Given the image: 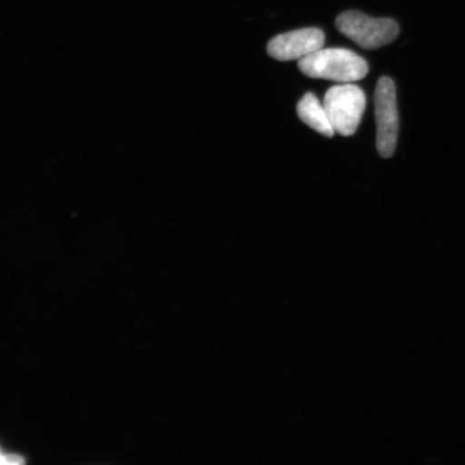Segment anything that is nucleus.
<instances>
[{"label": "nucleus", "instance_id": "obj_3", "mask_svg": "<svg viewBox=\"0 0 465 465\" xmlns=\"http://www.w3.org/2000/svg\"><path fill=\"white\" fill-rule=\"evenodd\" d=\"M365 104L364 92L351 84L331 87L323 102L333 130L341 136H352L357 132Z\"/></svg>", "mask_w": 465, "mask_h": 465}, {"label": "nucleus", "instance_id": "obj_6", "mask_svg": "<svg viewBox=\"0 0 465 465\" xmlns=\"http://www.w3.org/2000/svg\"><path fill=\"white\" fill-rule=\"evenodd\" d=\"M299 118L304 122L305 124L311 126L322 135L332 138L335 131L332 124L328 118L327 113L323 104H320L318 98L312 93H307L303 98L299 102L296 106Z\"/></svg>", "mask_w": 465, "mask_h": 465}, {"label": "nucleus", "instance_id": "obj_4", "mask_svg": "<svg viewBox=\"0 0 465 465\" xmlns=\"http://www.w3.org/2000/svg\"><path fill=\"white\" fill-rule=\"evenodd\" d=\"M374 103L377 151L381 158L389 159L394 154L399 135L397 92L391 78L381 77L378 80Z\"/></svg>", "mask_w": 465, "mask_h": 465}, {"label": "nucleus", "instance_id": "obj_5", "mask_svg": "<svg viewBox=\"0 0 465 465\" xmlns=\"http://www.w3.org/2000/svg\"><path fill=\"white\" fill-rule=\"evenodd\" d=\"M324 33L320 28L308 27L278 35L267 45V54L277 61L301 60L304 56L322 49Z\"/></svg>", "mask_w": 465, "mask_h": 465}, {"label": "nucleus", "instance_id": "obj_7", "mask_svg": "<svg viewBox=\"0 0 465 465\" xmlns=\"http://www.w3.org/2000/svg\"><path fill=\"white\" fill-rule=\"evenodd\" d=\"M0 463H5V459H2V457H0Z\"/></svg>", "mask_w": 465, "mask_h": 465}, {"label": "nucleus", "instance_id": "obj_1", "mask_svg": "<svg viewBox=\"0 0 465 465\" xmlns=\"http://www.w3.org/2000/svg\"><path fill=\"white\" fill-rule=\"evenodd\" d=\"M299 69L312 79L352 84L369 74V64L354 52L341 48L319 49L301 58Z\"/></svg>", "mask_w": 465, "mask_h": 465}, {"label": "nucleus", "instance_id": "obj_2", "mask_svg": "<svg viewBox=\"0 0 465 465\" xmlns=\"http://www.w3.org/2000/svg\"><path fill=\"white\" fill-rule=\"evenodd\" d=\"M336 28L365 50L380 49L398 38L400 26L389 17L374 19L359 11H346L336 17Z\"/></svg>", "mask_w": 465, "mask_h": 465}]
</instances>
